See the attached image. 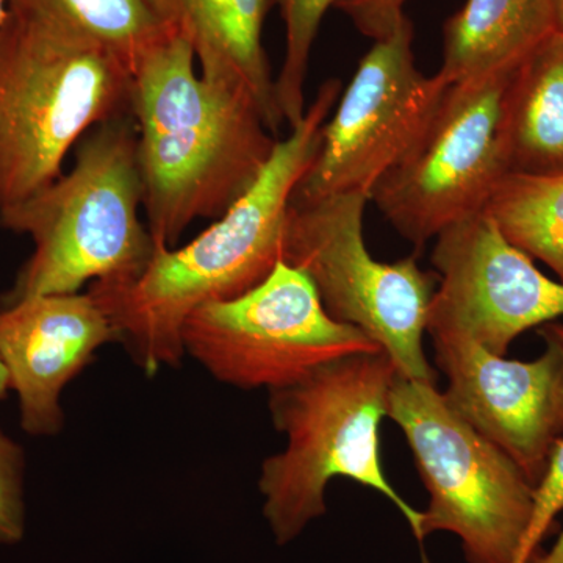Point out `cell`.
Returning <instances> with one entry per match:
<instances>
[{"instance_id":"1","label":"cell","mask_w":563,"mask_h":563,"mask_svg":"<svg viewBox=\"0 0 563 563\" xmlns=\"http://www.w3.org/2000/svg\"><path fill=\"white\" fill-rule=\"evenodd\" d=\"M342 81L321 85L302 120L277 141L258 179L231 209L184 247L155 244L150 265L131 280L95 282L90 295L136 365L155 374L184 358L181 329L199 307L257 287L284 261L288 210L320 151L322 129Z\"/></svg>"},{"instance_id":"2","label":"cell","mask_w":563,"mask_h":563,"mask_svg":"<svg viewBox=\"0 0 563 563\" xmlns=\"http://www.w3.org/2000/svg\"><path fill=\"white\" fill-rule=\"evenodd\" d=\"M195 60L176 31L133 70L143 210L154 244L168 247L192 222L231 209L279 141L251 92L202 79Z\"/></svg>"},{"instance_id":"3","label":"cell","mask_w":563,"mask_h":563,"mask_svg":"<svg viewBox=\"0 0 563 563\" xmlns=\"http://www.w3.org/2000/svg\"><path fill=\"white\" fill-rule=\"evenodd\" d=\"M396 376L387 352H368L336 358L269 391L273 424L287 437V446L263 462L258 488L277 544L291 543L328 514L325 490L335 477L385 496L421 542V510L388 483L380 461V422Z\"/></svg>"},{"instance_id":"4","label":"cell","mask_w":563,"mask_h":563,"mask_svg":"<svg viewBox=\"0 0 563 563\" xmlns=\"http://www.w3.org/2000/svg\"><path fill=\"white\" fill-rule=\"evenodd\" d=\"M141 209L133 117L98 125L81 141L68 174L0 213L2 228L35 244L2 306L32 296L73 295L88 282L139 277L155 250Z\"/></svg>"},{"instance_id":"5","label":"cell","mask_w":563,"mask_h":563,"mask_svg":"<svg viewBox=\"0 0 563 563\" xmlns=\"http://www.w3.org/2000/svg\"><path fill=\"white\" fill-rule=\"evenodd\" d=\"M133 70L111 52L9 10L0 29V213L62 176L90 129L132 117Z\"/></svg>"},{"instance_id":"6","label":"cell","mask_w":563,"mask_h":563,"mask_svg":"<svg viewBox=\"0 0 563 563\" xmlns=\"http://www.w3.org/2000/svg\"><path fill=\"white\" fill-rule=\"evenodd\" d=\"M388 418L401 429L426 490L421 542L453 533L466 563H523L536 485L444 401L435 384L396 376Z\"/></svg>"},{"instance_id":"7","label":"cell","mask_w":563,"mask_h":563,"mask_svg":"<svg viewBox=\"0 0 563 563\" xmlns=\"http://www.w3.org/2000/svg\"><path fill=\"white\" fill-rule=\"evenodd\" d=\"M368 201L358 192L291 201L284 262L309 276L333 320L379 344L399 376L435 384L422 339L437 277L422 272L413 255L395 263L372 257L363 236Z\"/></svg>"},{"instance_id":"8","label":"cell","mask_w":563,"mask_h":563,"mask_svg":"<svg viewBox=\"0 0 563 563\" xmlns=\"http://www.w3.org/2000/svg\"><path fill=\"white\" fill-rule=\"evenodd\" d=\"M517 69L451 85L417 143L373 188L369 201L407 242L421 247L481 213L510 174L506 107Z\"/></svg>"},{"instance_id":"9","label":"cell","mask_w":563,"mask_h":563,"mask_svg":"<svg viewBox=\"0 0 563 563\" xmlns=\"http://www.w3.org/2000/svg\"><path fill=\"white\" fill-rule=\"evenodd\" d=\"M181 344L221 383L269 391L336 358L383 351L357 328L333 320L309 276L284 261L252 290L195 310Z\"/></svg>"},{"instance_id":"10","label":"cell","mask_w":563,"mask_h":563,"mask_svg":"<svg viewBox=\"0 0 563 563\" xmlns=\"http://www.w3.org/2000/svg\"><path fill=\"white\" fill-rule=\"evenodd\" d=\"M412 44L413 24L406 14L374 41L325 122L320 151L292 202L352 192L369 198L417 143L451 84L417 68Z\"/></svg>"},{"instance_id":"11","label":"cell","mask_w":563,"mask_h":563,"mask_svg":"<svg viewBox=\"0 0 563 563\" xmlns=\"http://www.w3.org/2000/svg\"><path fill=\"white\" fill-rule=\"evenodd\" d=\"M435 239L439 290L426 332H461L506 355L521 333L563 317V282L544 276L485 211L454 222Z\"/></svg>"},{"instance_id":"12","label":"cell","mask_w":563,"mask_h":563,"mask_svg":"<svg viewBox=\"0 0 563 563\" xmlns=\"http://www.w3.org/2000/svg\"><path fill=\"white\" fill-rule=\"evenodd\" d=\"M437 366L448 379L444 401L523 470L542 479L559 439L555 428L558 357L547 347L531 362L509 361L461 332L429 329Z\"/></svg>"},{"instance_id":"13","label":"cell","mask_w":563,"mask_h":563,"mask_svg":"<svg viewBox=\"0 0 563 563\" xmlns=\"http://www.w3.org/2000/svg\"><path fill=\"white\" fill-rule=\"evenodd\" d=\"M117 331L90 292L41 295L0 309V361L20 399L21 426L36 437L63 428V388Z\"/></svg>"},{"instance_id":"14","label":"cell","mask_w":563,"mask_h":563,"mask_svg":"<svg viewBox=\"0 0 563 563\" xmlns=\"http://www.w3.org/2000/svg\"><path fill=\"white\" fill-rule=\"evenodd\" d=\"M177 31L190 41L202 79L251 92L277 136L284 124L263 47L273 0H168Z\"/></svg>"},{"instance_id":"15","label":"cell","mask_w":563,"mask_h":563,"mask_svg":"<svg viewBox=\"0 0 563 563\" xmlns=\"http://www.w3.org/2000/svg\"><path fill=\"white\" fill-rule=\"evenodd\" d=\"M555 31L550 0H466L444 25L439 74L454 85L517 69Z\"/></svg>"},{"instance_id":"16","label":"cell","mask_w":563,"mask_h":563,"mask_svg":"<svg viewBox=\"0 0 563 563\" xmlns=\"http://www.w3.org/2000/svg\"><path fill=\"white\" fill-rule=\"evenodd\" d=\"M510 173H563V33L540 43L510 81L506 107Z\"/></svg>"},{"instance_id":"17","label":"cell","mask_w":563,"mask_h":563,"mask_svg":"<svg viewBox=\"0 0 563 563\" xmlns=\"http://www.w3.org/2000/svg\"><path fill=\"white\" fill-rule=\"evenodd\" d=\"M9 10L96 44L132 70L177 31L166 0H10Z\"/></svg>"},{"instance_id":"18","label":"cell","mask_w":563,"mask_h":563,"mask_svg":"<svg viewBox=\"0 0 563 563\" xmlns=\"http://www.w3.org/2000/svg\"><path fill=\"white\" fill-rule=\"evenodd\" d=\"M484 211L510 243L563 282V173L507 174Z\"/></svg>"},{"instance_id":"19","label":"cell","mask_w":563,"mask_h":563,"mask_svg":"<svg viewBox=\"0 0 563 563\" xmlns=\"http://www.w3.org/2000/svg\"><path fill=\"white\" fill-rule=\"evenodd\" d=\"M340 0H273L285 25V55L274 80L276 101L288 128H295L306 113L307 69L322 18Z\"/></svg>"},{"instance_id":"20","label":"cell","mask_w":563,"mask_h":563,"mask_svg":"<svg viewBox=\"0 0 563 563\" xmlns=\"http://www.w3.org/2000/svg\"><path fill=\"white\" fill-rule=\"evenodd\" d=\"M24 533V454L0 431V547L20 543Z\"/></svg>"},{"instance_id":"21","label":"cell","mask_w":563,"mask_h":563,"mask_svg":"<svg viewBox=\"0 0 563 563\" xmlns=\"http://www.w3.org/2000/svg\"><path fill=\"white\" fill-rule=\"evenodd\" d=\"M563 510V433L555 440L542 479L539 481L533 495L531 523L526 532L521 562L528 563L537 553L540 542L550 531L555 517Z\"/></svg>"},{"instance_id":"22","label":"cell","mask_w":563,"mask_h":563,"mask_svg":"<svg viewBox=\"0 0 563 563\" xmlns=\"http://www.w3.org/2000/svg\"><path fill=\"white\" fill-rule=\"evenodd\" d=\"M407 0H340L336 3L355 27L374 41L384 38L404 16Z\"/></svg>"},{"instance_id":"23","label":"cell","mask_w":563,"mask_h":563,"mask_svg":"<svg viewBox=\"0 0 563 563\" xmlns=\"http://www.w3.org/2000/svg\"><path fill=\"white\" fill-rule=\"evenodd\" d=\"M547 347L554 351L558 357V383H555V428L559 437L563 433V324L561 322H548L539 328Z\"/></svg>"},{"instance_id":"24","label":"cell","mask_w":563,"mask_h":563,"mask_svg":"<svg viewBox=\"0 0 563 563\" xmlns=\"http://www.w3.org/2000/svg\"><path fill=\"white\" fill-rule=\"evenodd\" d=\"M528 563H563V531L550 551L533 554Z\"/></svg>"},{"instance_id":"25","label":"cell","mask_w":563,"mask_h":563,"mask_svg":"<svg viewBox=\"0 0 563 563\" xmlns=\"http://www.w3.org/2000/svg\"><path fill=\"white\" fill-rule=\"evenodd\" d=\"M551 10H553L555 29L563 33V0H550Z\"/></svg>"},{"instance_id":"26","label":"cell","mask_w":563,"mask_h":563,"mask_svg":"<svg viewBox=\"0 0 563 563\" xmlns=\"http://www.w3.org/2000/svg\"><path fill=\"white\" fill-rule=\"evenodd\" d=\"M10 390L9 374H7L5 366L0 361V399L5 398L7 391Z\"/></svg>"},{"instance_id":"27","label":"cell","mask_w":563,"mask_h":563,"mask_svg":"<svg viewBox=\"0 0 563 563\" xmlns=\"http://www.w3.org/2000/svg\"><path fill=\"white\" fill-rule=\"evenodd\" d=\"M9 3L10 0H0V29L5 24L7 18H9Z\"/></svg>"}]
</instances>
